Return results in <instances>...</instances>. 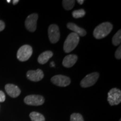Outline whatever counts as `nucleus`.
I'll return each mask as SVG.
<instances>
[{
  "mask_svg": "<svg viewBox=\"0 0 121 121\" xmlns=\"http://www.w3.org/2000/svg\"><path fill=\"white\" fill-rule=\"evenodd\" d=\"M113 25L109 22L100 24L95 28L94 30V37L97 39H101L107 37L111 32Z\"/></svg>",
  "mask_w": 121,
  "mask_h": 121,
  "instance_id": "1",
  "label": "nucleus"
},
{
  "mask_svg": "<svg viewBox=\"0 0 121 121\" xmlns=\"http://www.w3.org/2000/svg\"><path fill=\"white\" fill-rule=\"evenodd\" d=\"M80 40L79 36L75 33H71L64 42L63 49L65 53H69L72 52L77 45H78Z\"/></svg>",
  "mask_w": 121,
  "mask_h": 121,
  "instance_id": "2",
  "label": "nucleus"
},
{
  "mask_svg": "<svg viewBox=\"0 0 121 121\" xmlns=\"http://www.w3.org/2000/svg\"><path fill=\"white\" fill-rule=\"evenodd\" d=\"M33 54V48L29 45H24L21 47L17 52V58L22 62L28 60Z\"/></svg>",
  "mask_w": 121,
  "mask_h": 121,
  "instance_id": "3",
  "label": "nucleus"
},
{
  "mask_svg": "<svg viewBox=\"0 0 121 121\" xmlns=\"http://www.w3.org/2000/svg\"><path fill=\"white\" fill-rule=\"evenodd\" d=\"M108 102L110 105H116L121 102V91L118 89L113 88L108 93Z\"/></svg>",
  "mask_w": 121,
  "mask_h": 121,
  "instance_id": "4",
  "label": "nucleus"
},
{
  "mask_svg": "<svg viewBox=\"0 0 121 121\" xmlns=\"http://www.w3.org/2000/svg\"><path fill=\"white\" fill-rule=\"evenodd\" d=\"M99 77V73L98 72H93L86 76L80 82V85L82 87H89L94 85L98 81Z\"/></svg>",
  "mask_w": 121,
  "mask_h": 121,
  "instance_id": "5",
  "label": "nucleus"
},
{
  "mask_svg": "<svg viewBox=\"0 0 121 121\" xmlns=\"http://www.w3.org/2000/svg\"><path fill=\"white\" fill-rule=\"evenodd\" d=\"M24 102L27 105L39 106L42 105L44 103V98L41 95H30L25 98Z\"/></svg>",
  "mask_w": 121,
  "mask_h": 121,
  "instance_id": "6",
  "label": "nucleus"
},
{
  "mask_svg": "<svg viewBox=\"0 0 121 121\" xmlns=\"http://www.w3.org/2000/svg\"><path fill=\"white\" fill-rule=\"evenodd\" d=\"M38 19V15L34 13L29 15L25 22V25L26 29L31 32H34L37 29V20Z\"/></svg>",
  "mask_w": 121,
  "mask_h": 121,
  "instance_id": "7",
  "label": "nucleus"
},
{
  "mask_svg": "<svg viewBox=\"0 0 121 121\" xmlns=\"http://www.w3.org/2000/svg\"><path fill=\"white\" fill-rule=\"evenodd\" d=\"M48 36L50 42L56 43L60 38V32L58 26L56 24H52L48 28Z\"/></svg>",
  "mask_w": 121,
  "mask_h": 121,
  "instance_id": "8",
  "label": "nucleus"
},
{
  "mask_svg": "<svg viewBox=\"0 0 121 121\" xmlns=\"http://www.w3.org/2000/svg\"><path fill=\"white\" fill-rule=\"evenodd\" d=\"M51 81L56 85L60 87H66L71 83V80L66 76L58 75L54 76L51 78Z\"/></svg>",
  "mask_w": 121,
  "mask_h": 121,
  "instance_id": "9",
  "label": "nucleus"
},
{
  "mask_svg": "<svg viewBox=\"0 0 121 121\" xmlns=\"http://www.w3.org/2000/svg\"><path fill=\"white\" fill-rule=\"evenodd\" d=\"M27 78L30 81L38 82L43 79L44 78V73L43 71L40 69L36 70H30L26 73Z\"/></svg>",
  "mask_w": 121,
  "mask_h": 121,
  "instance_id": "10",
  "label": "nucleus"
},
{
  "mask_svg": "<svg viewBox=\"0 0 121 121\" xmlns=\"http://www.w3.org/2000/svg\"><path fill=\"white\" fill-rule=\"evenodd\" d=\"M6 91L11 98H17L21 93V90L17 86L12 84H8L5 85Z\"/></svg>",
  "mask_w": 121,
  "mask_h": 121,
  "instance_id": "11",
  "label": "nucleus"
},
{
  "mask_svg": "<svg viewBox=\"0 0 121 121\" xmlns=\"http://www.w3.org/2000/svg\"><path fill=\"white\" fill-rule=\"evenodd\" d=\"M78 56L75 54H69L66 56L63 60V66L67 68L71 67L75 64L78 60Z\"/></svg>",
  "mask_w": 121,
  "mask_h": 121,
  "instance_id": "12",
  "label": "nucleus"
},
{
  "mask_svg": "<svg viewBox=\"0 0 121 121\" xmlns=\"http://www.w3.org/2000/svg\"><path fill=\"white\" fill-rule=\"evenodd\" d=\"M67 27L69 29L72 30L73 31V33H76L78 35V36H81V37H84L86 34V31L83 28H80L76 24L72 22H69L67 24Z\"/></svg>",
  "mask_w": 121,
  "mask_h": 121,
  "instance_id": "13",
  "label": "nucleus"
},
{
  "mask_svg": "<svg viewBox=\"0 0 121 121\" xmlns=\"http://www.w3.org/2000/svg\"><path fill=\"white\" fill-rule=\"evenodd\" d=\"M53 55V54L52 51H45L39 55L38 58V62L41 65L45 64L49 60L50 58H52Z\"/></svg>",
  "mask_w": 121,
  "mask_h": 121,
  "instance_id": "14",
  "label": "nucleus"
},
{
  "mask_svg": "<svg viewBox=\"0 0 121 121\" xmlns=\"http://www.w3.org/2000/svg\"><path fill=\"white\" fill-rule=\"evenodd\" d=\"M30 118L32 121H45V118L43 115L36 112H33L30 113Z\"/></svg>",
  "mask_w": 121,
  "mask_h": 121,
  "instance_id": "15",
  "label": "nucleus"
},
{
  "mask_svg": "<svg viewBox=\"0 0 121 121\" xmlns=\"http://www.w3.org/2000/svg\"><path fill=\"white\" fill-rule=\"evenodd\" d=\"M75 0H63L62 1L63 8L66 10H71L75 5Z\"/></svg>",
  "mask_w": 121,
  "mask_h": 121,
  "instance_id": "16",
  "label": "nucleus"
},
{
  "mask_svg": "<svg viewBox=\"0 0 121 121\" xmlns=\"http://www.w3.org/2000/svg\"><path fill=\"white\" fill-rule=\"evenodd\" d=\"M121 42V30H119L117 33L113 36L112 38V43L113 45L117 46L120 44Z\"/></svg>",
  "mask_w": 121,
  "mask_h": 121,
  "instance_id": "17",
  "label": "nucleus"
},
{
  "mask_svg": "<svg viewBox=\"0 0 121 121\" xmlns=\"http://www.w3.org/2000/svg\"><path fill=\"white\" fill-rule=\"evenodd\" d=\"M85 11L84 9H79V10H75L72 12V16L75 19H78L84 17L85 15Z\"/></svg>",
  "mask_w": 121,
  "mask_h": 121,
  "instance_id": "18",
  "label": "nucleus"
},
{
  "mask_svg": "<svg viewBox=\"0 0 121 121\" xmlns=\"http://www.w3.org/2000/svg\"><path fill=\"white\" fill-rule=\"evenodd\" d=\"M70 121H84L82 116L79 113H73L71 115Z\"/></svg>",
  "mask_w": 121,
  "mask_h": 121,
  "instance_id": "19",
  "label": "nucleus"
},
{
  "mask_svg": "<svg viewBox=\"0 0 121 121\" xmlns=\"http://www.w3.org/2000/svg\"><path fill=\"white\" fill-rule=\"evenodd\" d=\"M115 57L117 59L120 60L121 58V46L119 45V47L118 48V49L115 53Z\"/></svg>",
  "mask_w": 121,
  "mask_h": 121,
  "instance_id": "20",
  "label": "nucleus"
},
{
  "mask_svg": "<svg viewBox=\"0 0 121 121\" xmlns=\"http://www.w3.org/2000/svg\"><path fill=\"white\" fill-rule=\"evenodd\" d=\"M6 99V96L5 94L2 91L0 90V103L4 102Z\"/></svg>",
  "mask_w": 121,
  "mask_h": 121,
  "instance_id": "21",
  "label": "nucleus"
},
{
  "mask_svg": "<svg viewBox=\"0 0 121 121\" xmlns=\"http://www.w3.org/2000/svg\"><path fill=\"white\" fill-rule=\"evenodd\" d=\"M5 28V24L2 20H0V31H2Z\"/></svg>",
  "mask_w": 121,
  "mask_h": 121,
  "instance_id": "22",
  "label": "nucleus"
},
{
  "mask_svg": "<svg viewBox=\"0 0 121 121\" xmlns=\"http://www.w3.org/2000/svg\"><path fill=\"white\" fill-rule=\"evenodd\" d=\"M19 2V0H13V4H14V5H15V4H17Z\"/></svg>",
  "mask_w": 121,
  "mask_h": 121,
  "instance_id": "23",
  "label": "nucleus"
},
{
  "mask_svg": "<svg viewBox=\"0 0 121 121\" xmlns=\"http://www.w3.org/2000/svg\"><path fill=\"white\" fill-rule=\"evenodd\" d=\"M84 0H78V2L79 4H83V3H84Z\"/></svg>",
  "mask_w": 121,
  "mask_h": 121,
  "instance_id": "24",
  "label": "nucleus"
},
{
  "mask_svg": "<svg viewBox=\"0 0 121 121\" xmlns=\"http://www.w3.org/2000/svg\"><path fill=\"white\" fill-rule=\"evenodd\" d=\"M51 66H52V67H54V64L53 62H52L51 63Z\"/></svg>",
  "mask_w": 121,
  "mask_h": 121,
  "instance_id": "25",
  "label": "nucleus"
},
{
  "mask_svg": "<svg viewBox=\"0 0 121 121\" xmlns=\"http://www.w3.org/2000/svg\"><path fill=\"white\" fill-rule=\"evenodd\" d=\"M7 2H8V3H10V2H11V1H10V0H7Z\"/></svg>",
  "mask_w": 121,
  "mask_h": 121,
  "instance_id": "26",
  "label": "nucleus"
},
{
  "mask_svg": "<svg viewBox=\"0 0 121 121\" xmlns=\"http://www.w3.org/2000/svg\"><path fill=\"white\" fill-rule=\"evenodd\" d=\"M119 121H121V119H120V120H119Z\"/></svg>",
  "mask_w": 121,
  "mask_h": 121,
  "instance_id": "27",
  "label": "nucleus"
}]
</instances>
